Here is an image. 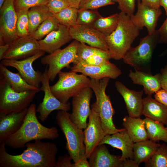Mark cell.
Here are the masks:
<instances>
[{"instance_id": "obj_2", "label": "cell", "mask_w": 167, "mask_h": 167, "mask_svg": "<svg viewBox=\"0 0 167 167\" xmlns=\"http://www.w3.org/2000/svg\"><path fill=\"white\" fill-rule=\"evenodd\" d=\"M36 106L32 104L28 109L24 122L19 130L5 141L6 146L14 149L24 148L32 140L54 139L59 136L56 127H47L41 124L36 115Z\"/></svg>"}, {"instance_id": "obj_34", "label": "cell", "mask_w": 167, "mask_h": 167, "mask_svg": "<svg viewBox=\"0 0 167 167\" xmlns=\"http://www.w3.org/2000/svg\"><path fill=\"white\" fill-rule=\"evenodd\" d=\"M145 163L146 167H167V145L160 144L151 158Z\"/></svg>"}, {"instance_id": "obj_17", "label": "cell", "mask_w": 167, "mask_h": 167, "mask_svg": "<svg viewBox=\"0 0 167 167\" xmlns=\"http://www.w3.org/2000/svg\"><path fill=\"white\" fill-rule=\"evenodd\" d=\"M137 5L136 13L130 16L132 22L139 31L145 27L148 34L153 33L156 30L157 22L162 14L161 10L146 5L141 0H137Z\"/></svg>"}, {"instance_id": "obj_41", "label": "cell", "mask_w": 167, "mask_h": 167, "mask_svg": "<svg viewBox=\"0 0 167 167\" xmlns=\"http://www.w3.org/2000/svg\"><path fill=\"white\" fill-rule=\"evenodd\" d=\"M54 15L71 6L67 0H49L46 5Z\"/></svg>"}, {"instance_id": "obj_4", "label": "cell", "mask_w": 167, "mask_h": 167, "mask_svg": "<svg viewBox=\"0 0 167 167\" xmlns=\"http://www.w3.org/2000/svg\"><path fill=\"white\" fill-rule=\"evenodd\" d=\"M110 78H105L100 79H91L89 87L94 92L96 101L91 106V109L99 114L101 125L106 135H111L122 130L115 126L113 116L115 111L109 96L105 93Z\"/></svg>"}, {"instance_id": "obj_7", "label": "cell", "mask_w": 167, "mask_h": 167, "mask_svg": "<svg viewBox=\"0 0 167 167\" xmlns=\"http://www.w3.org/2000/svg\"><path fill=\"white\" fill-rule=\"evenodd\" d=\"M39 90L14 91L2 76L0 81V113L19 112L28 108Z\"/></svg>"}, {"instance_id": "obj_27", "label": "cell", "mask_w": 167, "mask_h": 167, "mask_svg": "<svg viewBox=\"0 0 167 167\" xmlns=\"http://www.w3.org/2000/svg\"><path fill=\"white\" fill-rule=\"evenodd\" d=\"M160 144L149 139L134 143L132 159L139 166L142 162H145L151 158Z\"/></svg>"}, {"instance_id": "obj_5", "label": "cell", "mask_w": 167, "mask_h": 167, "mask_svg": "<svg viewBox=\"0 0 167 167\" xmlns=\"http://www.w3.org/2000/svg\"><path fill=\"white\" fill-rule=\"evenodd\" d=\"M70 113L67 111H58L55 118L57 123L64 135L66 139V148L74 163L87 159L85 155L83 130L79 128L70 120Z\"/></svg>"}, {"instance_id": "obj_9", "label": "cell", "mask_w": 167, "mask_h": 167, "mask_svg": "<svg viewBox=\"0 0 167 167\" xmlns=\"http://www.w3.org/2000/svg\"><path fill=\"white\" fill-rule=\"evenodd\" d=\"M79 42L75 40L64 48L59 49L41 59V63L49 66L47 75L50 81H53L58 73L71 63H77V49Z\"/></svg>"}, {"instance_id": "obj_39", "label": "cell", "mask_w": 167, "mask_h": 167, "mask_svg": "<svg viewBox=\"0 0 167 167\" xmlns=\"http://www.w3.org/2000/svg\"><path fill=\"white\" fill-rule=\"evenodd\" d=\"M111 58L110 54L106 55L96 54L78 64L87 66H100L108 63Z\"/></svg>"}, {"instance_id": "obj_14", "label": "cell", "mask_w": 167, "mask_h": 167, "mask_svg": "<svg viewBox=\"0 0 167 167\" xmlns=\"http://www.w3.org/2000/svg\"><path fill=\"white\" fill-rule=\"evenodd\" d=\"M40 50L38 41L30 35L18 37L10 45L2 59L23 60L34 55Z\"/></svg>"}, {"instance_id": "obj_26", "label": "cell", "mask_w": 167, "mask_h": 167, "mask_svg": "<svg viewBox=\"0 0 167 167\" xmlns=\"http://www.w3.org/2000/svg\"><path fill=\"white\" fill-rule=\"evenodd\" d=\"M123 121L124 128L134 143L149 139L143 119L128 116Z\"/></svg>"}, {"instance_id": "obj_3", "label": "cell", "mask_w": 167, "mask_h": 167, "mask_svg": "<svg viewBox=\"0 0 167 167\" xmlns=\"http://www.w3.org/2000/svg\"><path fill=\"white\" fill-rule=\"evenodd\" d=\"M139 30L132 22L130 16L119 13L118 25L116 29L106 36V41L112 58L122 59L139 35Z\"/></svg>"}, {"instance_id": "obj_1", "label": "cell", "mask_w": 167, "mask_h": 167, "mask_svg": "<svg viewBox=\"0 0 167 167\" xmlns=\"http://www.w3.org/2000/svg\"><path fill=\"white\" fill-rule=\"evenodd\" d=\"M5 142L0 143V167H55L58 148L54 143L36 140L29 142L20 154L7 152Z\"/></svg>"}, {"instance_id": "obj_16", "label": "cell", "mask_w": 167, "mask_h": 167, "mask_svg": "<svg viewBox=\"0 0 167 167\" xmlns=\"http://www.w3.org/2000/svg\"><path fill=\"white\" fill-rule=\"evenodd\" d=\"M89 122L83 131L85 155L87 159L106 135L102 127L98 113L91 109Z\"/></svg>"}, {"instance_id": "obj_29", "label": "cell", "mask_w": 167, "mask_h": 167, "mask_svg": "<svg viewBox=\"0 0 167 167\" xmlns=\"http://www.w3.org/2000/svg\"><path fill=\"white\" fill-rule=\"evenodd\" d=\"M53 16L46 5L37 6L30 8L28 11L29 35L45 20Z\"/></svg>"}, {"instance_id": "obj_15", "label": "cell", "mask_w": 167, "mask_h": 167, "mask_svg": "<svg viewBox=\"0 0 167 167\" xmlns=\"http://www.w3.org/2000/svg\"><path fill=\"white\" fill-rule=\"evenodd\" d=\"M72 39L89 45L109 51L106 36L92 26L77 24L69 28Z\"/></svg>"}, {"instance_id": "obj_24", "label": "cell", "mask_w": 167, "mask_h": 167, "mask_svg": "<svg viewBox=\"0 0 167 167\" xmlns=\"http://www.w3.org/2000/svg\"><path fill=\"white\" fill-rule=\"evenodd\" d=\"M128 75L134 84L143 87L144 92L147 95H152L162 88L159 73L153 75L143 71L130 70Z\"/></svg>"}, {"instance_id": "obj_38", "label": "cell", "mask_w": 167, "mask_h": 167, "mask_svg": "<svg viewBox=\"0 0 167 167\" xmlns=\"http://www.w3.org/2000/svg\"><path fill=\"white\" fill-rule=\"evenodd\" d=\"M115 4L113 0H82L78 9L96 10L100 7Z\"/></svg>"}, {"instance_id": "obj_51", "label": "cell", "mask_w": 167, "mask_h": 167, "mask_svg": "<svg viewBox=\"0 0 167 167\" xmlns=\"http://www.w3.org/2000/svg\"><path fill=\"white\" fill-rule=\"evenodd\" d=\"M71 6L78 9L79 4L82 0H67Z\"/></svg>"}, {"instance_id": "obj_53", "label": "cell", "mask_w": 167, "mask_h": 167, "mask_svg": "<svg viewBox=\"0 0 167 167\" xmlns=\"http://www.w3.org/2000/svg\"><path fill=\"white\" fill-rule=\"evenodd\" d=\"M6 0H0V7H1L4 2Z\"/></svg>"}, {"instance_id": "obj_32", "label": "cell", "mask_w": 167, "mask_h": 167, "mask_svg": "<svg viewBox=\"0 0 167 167\" xmlns=\"http://www.w3.org/2000/svg\"><path fill=\"white\" fill-rule=\"evenodd\" d=\"M60 23L54 16L46 19L31 35L38 41L43 39L51 32L57 30Z\"/></svg>"}, {"instance_id": "obj_44", "label": "cell", "mask_w": 167, "mask_h": 167, "mask_svg": "<svg viewBox=\"0 0 167 167\" xmlns=\"http://www.w3.org/2000/svg\"><path fill=\"white\" fill-rule=\"evenodd\" d=\"M157 30L159 35L158 43L166 44L167 43V17Z\"/></svg>"}, {"instance_id": "obj_42", "label": "cell", "mask_w": 167, "mask_h": 167, "mask_svg": "<svg viewBox=\"0 0 167 167\" xmlns=\"http://www.w3.org/2000/svg\"><path fill=\"white\" fill-rule=\"evenodd\" d=\"M118 3L121 12L131 16L134 14L136 0H113Z\"/></svg>"}, {"instance_id": "obj_48", "label": "cell", "mask_w": 167, "mask_h": 167, "mask_svg": "<svg viewBox=\"0 0 167 167\" xmlns=\"http://www.w3.org/2000/svg\"><path fill=\"white\" fill-rule=\"evenodd\" d=\"M139 165L132 159H129L123 161V167H138Z\"/></svg>"}, {"instance_id": "obj_12", "label": "cell", "mask_w": 167, "mask_h": 167, "mask_svg": "<svg viewBox=\"0 0 167 167\" xmlns=\"http://www.w3.org/2000/svg\"><path fill=\"white\" fill-rule=\"evenodd\" d=\"M45 52L40 50L34 55L21 60L3 59L1 64L6 66L15 68L23 78L29 84L40 88L42 73L38 70H34L32 66L33 62L43 56Z\"/></svg>"}, {"instance_id": "obj_49", "label": "cell", "mask_w": 167, "mask_h": 167, "mask_svg": "<svg viewBox=\"0 0 167 167\" xmlns=\"http://www.w3.org/2000/svg\"><path fill=\"white\" fill-rule=\"evenodd\" d=\"M87 159L82 160L76 163H74V167H90L89 161Z\"/></svg>"}, {"instance_id": "obj_6", "label": "cell", "mask_w": 167, "mask_h": 167, "mask_svg": "<svg viewBox=\"0 0 167 167\" xmlns=\"http://www.w3.org/2000/svg\"><path fill=\"white\" fill-rule=\"evenodd\" d=\"M159 40L157 30L153 33L148 34L140 39L138 45L128 49L122 58L124 62L135 70L151 73L152 58Z\"/></svg>"}, {"instance_id": "obj_40", "label": "cell", "mask_w": 167, "mask_h": 167, "mask_svg": "<svg viewBox=\"0 0 167 167\" xmlns=\"http://www.w3.org/2000/svg\"><path fill=\"white\" fill-rule=\"evenodd\" d=\"M49 0H15L14 6L16 11L29 10L37 6L46 5Z\"/></svg>"}, {"instance_id": "obj_45", "label": "cell", "mask_w": 167, "mask_h": 167, "mask_svg": "<svg viewBox=\"0 0 167 167\" xmlns=\"http://www.w3.org/2000/svg\"><path fill=\"white\" fill-rule=\"evenodd\" d=\"M155 99L167 107V91L161 88L154 95Z\"/></svg>"}, {"instance_id": "obj_33", "label": "cell", "mask_w": 167, "mask_h": 167, "mask_svg": "<svg viewBox=\"0 0 167 167\" xmlns=\"http://www.w3.org/2000/svg\"><path fill=\"white\" fill-rule=\"evenodd\" d=\"M78 11V9L70 6L54 15V16L60 24L70 28L77 24Z\"/></svg>"}, {"instance_id": "obj_18", "label": "cell", "mask_w": 167, "mask_h": 167, "mask_svg": "<svg viewBox=\"0 0 167 167\" xmlns=\"http://www.w3.org/2000/svg\"><path fill=\"white\" fill-rule=\"evenodd\" d=\"M71 71L80 73L91 79H100L105 78L116 79L122 74L121 71L115 64L109 62L100 66H87L74 64Z\"/></svg>"}, {"instance_id": "obj_36", "label": "cell", "mask_w": 167, "mask_h": 167, "mask_svg": "<svg viewBox=\"0 0 167 167\" xmlns=\"http://www.w3.org/2000/svg\"><path fill=\"white\" fill-rule=\"evenodd\" d=\"M29 10H23L16 11L17 15L16 31L19 37L29 35L28 32Z\"/></svg>"}, {"instance_id": "obj_8", "label": "cell", "mask_w": 167, "mask_h": 167, "mask_svg": "<svg viewBox=\"0 0 167 167\" xmlns=\"http://www.w3.org/2000/svg\"><path fill=\"white\" fill-rule=\"evenodd\" d=\"M70 71H61L58 74L59 79L54 85L50 86L54 96L61 102L66 103L86 88L89 87L90 79L81 74Z\"/></svg>"}, {"instance_id": "obj_30", "label": "cell", "mask_w": 167, "mask_h": 167, "mask_svg": "<svg viewBox=\"0 0 167 167\" xmlns=\"http://www.w3.org/2000/svg\"><path fill=\"white\" fill-rule=\"evenodd\" d=\"M149 139L167 143V127L162 123L146 117L143 119Z\"/></svg>"}, {"instance_id": "obj_11", "label": "cell", "mask_w": 167, "mask_h": 167, "mask_svg": "<svg viewBox=\"0 0 167 167\" xmlns=\"http://www.w3.org/2000/svg\"><path fill=\"white\" fill-rule=\"evenodd\" d=\"M47 69L46 68L42 73L40 90L44 92L42 101L37 108L36 112L39 114L38 118L42 122L45 121L49 115L55 110L68 111L70 109V103H64L58 100L52 92L49 85L50 80L47 75Z\"/></svg>"}, {"instance_id": "obj_37", "label": "cell", "mask_w": 167, "mask_h": 167, "mask_svg": "<svg viewBox=\"0 0 167 167\" xmlns=\"http://www.w3.org/2000/svg\"><path fill=\"white\" fill-rule=\"evenodd\" d=\"M101 15L96 10L78 9L77 24L92 26Z\"/></svg>"}, {"instance_id": "obj_52", "label": "cell", "mask_w": 167, "mask_h": 167, "mask_svg": "<svg viewBox=\"0 0 167 167\" xmlns=\"http://www.w3.org/2000/svg\"><path fill=\"white\" fill-rule=\"evenodd\" d=\"M160 4L164 8L167 17V0H160Z\"/></svg>"}, {"instance_id": "obj_25", "label": "cell", "mask_w": 167, "mask_h": 167, "mask_svg": "<svg viewBox=\"0 0 167 167\" xmlns=\"http://www.w3.org/2000/svg\"><path fill=\"white\" fill-rule=\"evenodd\" d=\"M142 114L167 126V107L153 99L151 95L143 98Z\"/></svg>"}, {"instance_id": "obj_31", "label": "cell", "mask_w": 167, "mask_h": 167, "mask_svg": "<svg viewBox=\"0 0 167 167\" xmlns=\"http://www.w3.org/2000/svg\"><path fill=\"white\" fill-rule=\"evenodd\" d=\"M119 13H116L107 17L101 15L94 22L92 26L104 34L106 36L110 34L117 28Z\"/></svg>"}, {"instance_id": "obj_28", "label": "cell", "mask_w": 167, "mask_h": 167, "mask_svg": "<svg viewBox=\"0 0 167 167\" xmlns=\"http://www.w3.org/2000/svg\"><path fill=\"white\" fill-rule=\"evenodd\" d=\"M0 70L1 75L15 91L20 92L30 90L40 91V88L28 84L18 73H13L0 63Z\"/></svg>"}, {"instance_id": "obj_50", "label": "cell", "mask_w": 167, "mask_h": 167, "mask_svg": "<svg viewBox=\"0 0 167 167\" xmlns=\"http://www.w3.org/2000/svg\"><path fill=\"white\" fill-rule=\"evenodd\" d=\"M10 45L6 44L4 45H0V60H2L3 58L9 49Z\"/></svg>"}, {"instance_id": "obj_22", "label": "cell", "mask_w": 167, "mask_h": 167, "mask_svg": "<svg viewBox=\"0 0 167 167\" xmlns=\"http://www.w3.org/2000/svg\"><path fill=\"white\" fill-rule=\"evenodd\" d=\"M28 109L7 114L0 113V143L5 142L19 130L24 122Z\"/></svg>"}, {"instance_id": "obj_19", "label": "cell", "mask_w": 167, "mask_h": 167, "mask_svg": "<svg viewBox=\"0 0 167 167\" xmlns=\"http://www.w3.org/2000/svg\"><path fill=\"white\" fill-rule=\"evenodd\" d=\"M118 92L123 98L129 116L139 118L142 115L143 90L139 91L130 90L122 82L117 81L115 84Z\"/></svg>"}, {"instance_id": "obj_46", "label": "cell", "mask_w": 167, "mask_h": 167, "mask_svg": "<svg viewBox=\"0 0 167 167\" xmlns=\"http://www.w3.org/2000/svg\"><path fill=\"white\" fill-rule=\"evenodd\" d=\"M159 73L161 88L167 91V65L161 69Z\"/></svg>"}, {"instance_id": "obj_10", "label": "cell", "mask_w": 167, "mask_h": 167, "mask_svg": "<svg viewBox=\"0 0 167 167\" xmlns=\"http://www.w3.org/2000/svg\"><path fill=\"white\" fill-rule=\"evenodd\" d=\"M15 0H6L0 7V45H10L19 37Z\"/></svg>"}, {"instance_id": "obj_13", "label": "cell", "mask_w": 167, "mask_h": 167, "mask_svg": "<svg viewBox=\"0 0 167 167\" xmlns=\"http://www.w3.org/2000/svg\"><path fill=\"white\" fill-rule=\"evenodd\" d=\"M93 91L90 87L83 89L73 97L72 112L70 114L71 121L81 129H84L88 123L87 119L91 113L90 102Z\"/></svg>"}, {"instance_id": "obj_43", "label": "cell", "mask_w": 167, "mask_h": 167, "mask_svg": "<svg viewBox=\"0 0 167 167\" xmlns=\"http://www.w3.org/2000/svg\"><path fill=\"white\" fill-rule=\"evenodd\" d=\"M72 160L69 155L61 156L56 161L55 167H74V163L71 162Z\"/></svg>"}, {"instance_id": "obj_20", "label": "cell", "mask_w": 167, "mask_h": 167, "mask_svg": "<svg viewBox=\"0 0 167 167\" xmlns=\"http://www.w3.org/2000/svg\"><path fill=\"white\" fill-rule=\"evenodd\" d=\"M72 39L69 28L60 24L57 30L51 32L38 42L41 50L50 54Z\"/></svg>"}, {"instance_id": "obj_35", "label": "cell", "mask_w": 167, "mask_h": 167, "mask_svg": "<svg viewBox=\"0 0 167 167\" xmlns=\"http://www.w3.org/2000/svg\"><path fill=\"white\" fill-rule=\"evenodd\" d=\"M96 54L106 55L110 54L109 51L88 46L84 43L79 42L77 49L76 64L84 61L89 57Z\"/></svg>"}, {"instance_id": "obj_47", "label": "cell", "mask_w": 167, "mask_h": 167, "mask_svg": "<svg viewBox=\"0 0 167 167\" xmlns=\"http://www.w3.org/2000/svg\"><path fill=\"white\" fill-rule=\"evenodd\" d=\"M144 5L149 7L155 8H160V0H141Z\"/></svg>"}, {"instance_id": "obj_21", "label": "cell", "mask_w": 167, "mask_h": 167, "mask_svg": "<svg viewBox=\"0 0 167 167\" xmlns=\"http://www.w3.org/2000/svg\"><path fill=\"white\" fill-rule=\"evenodd\" d=\"M134 143L124 128L120 131L111 135H106L99 145L107 144L120 150L122 152L121 160L122 161L127 159H133Z\"/></svg>"}, {"instance_id": "obj_23", "label": "cell", "mask_w": 167, "mask_h": 167, "mask_svg": "<svg viewBox=\"0 0 167 167\" xmlns=\"http://www.w3.org/2000/svg\"><path fill=\"white\" fill-rule=\"evenodd\" d=\"M121 156L112 154L104 144L99 145L89 158L90 167H123Z\"/></svg>"}]
</instances>
